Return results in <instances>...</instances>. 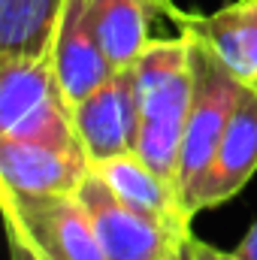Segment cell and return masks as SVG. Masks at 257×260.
<instances>
[{
  "instance_id": "obj_1",
  "label": "cell",
  "mask_w": 257,
  "mask_h": 260,
  "mask_svg": "<svg viewBox=\"0 0 257 260\" xmlns=\"http://www.w3.org/2000/svg\"><path fill=\"white\" fill-rule=\"evenodd\" d=\"M139 97V136L136 154L176 185L185 124L194 100V37L154 40L133 64Z\"/></svg>"
},
{
  "instance_id": "obj_2",
  "label": "cell",
  "mask_w": 257,
  "mask_h": 260,
  "mask_svg": "<svg viewBox=\"0 0 257 260\" xmlns=\"http://www.w3.org/2000/svg\"><path fill=\"white\" fill-rule=\"evenodd\" d=\"M0 136L82 151L52 58H0Z\"/></svg>"
},
{
  "instance_id": "obj_3",
  "label": "cell",
  "mask_w": 257,
  "mask_h": 260,
  "mask_svg": "<svg viewBox=\"0 0 257 260\" xmlns=\"http://www.w3.org/2000/svg\"><path fill=\"white\" fill-rule=\"evenodd\" d=\"M242 85L245 82H239L200 37H194V100L191 112H188V124H185V139H182L179 173H176V191L191 218L194 191L218 151V142H221L224 130L230 124V115L239 103Z\"/></svg>"
},
{
  "instance_id": "obj_4",
  "label": "cell",
  "mask_w": 257,
  "mask_h": 260,
  "mask_svg": "<svg viewBox=\"0 0 257 260\" xmlns=\"http://www.w3.org/2000/svg\"><path fill=\"white\" fill-rule=\"evenodd\" d=\"M6 236L40 260H106L79 194H18L0 188Z\"/></svg>"
},
{
  "instance_id": "obj_5",
  "label": "cell",
  "mask_w": 257,
  "mask_h": 260,
  "mask_svg": "<svg viewBox=\"0 0 257 260\" xmlns=\"http://www.w3.org/2000/svg\"><path fill=\"white\" fill-rule=\"evenodd\" d=\"M73 127L91 170L118 154L136 151L139 97L133 67L115 70L106 85H100L79 106H73Z\"/></svg>"
},
{
  "instance_id": "obj_6",
  "label": "cell",
  "mask_w": 257,
  "mask_h": 260,
  "mask_svg": "<svg viewBox=\"0 0 257 260\" xmlns=\"http://www.w3.org/2000/svg\"><path fill=\"white\" fill-rule=\"evenodd\" d=\"M79 200L94 224L106 260H160L173 245L191 233H173L151 218L133 212L127 203L112 194V188L91 170L79 185Z\"/></svg>"
},
{
  "instance_id": "obj_7",
  "label": "cell",
  "mask_w": 257,
  "mask_h": 260,
  "mask_svg": "<svg viewBox=\"0 0 257 260\" xmlns=\"http://www.w3.org/2000/svg\"><path fill=\"white\" fill-rule=\"evenodd\" d=\"M257 173V85H242L239 103L230 115L218 151L200 179L191 200V212L215 209L239 194Z\"/></svg>"
},
{
  "instance_id": "obj_8",
  "label": "cell",
  "mask_w": 257,
  "mask_h": 260,
  "mask_svg": "<svg viewBox=\"0 0 257 260\" xmlns=\"http://www.w3.org/2000/svg\"><path fill=\"white\" fill-rule=\"evenodd\" d=\"M164 15H170L179 30L200 37L239 82L257 85V0H233L209 15L182 12L167 0Z\"/></svg>"
},
{
  "instance_id": "obj_9",
  "label": "cell",
  "mask_w": 257,
  "mask_h": 260,
  "mask_svg": "<svg viewBox=\"0 0 257 260\" xmlns=\"http://www.w3.org/2000/svg\"><path fill=\"white\" fill-rule=\"evenodd\" d=\"M52 67L70 109L79 106L100 85H106L109 76L115 73L112 64L106 61L97 30L91 24L88 0H64L58 37L52 46Z\"/></svg>"
},
{
  "instance_id": "obj_10",
  "label": "cell",
  "mask_w": 257,
  "mask_h": 260,
  "mask_svg": "<svg viewBox=\"0 0 257 260\" xmlns=\"http://www.w3.org/2000/svg\"><path fill=\"white\" fill-rule=\"evenodd\" d=\"M88 173L85 151L0 136V188L18 194H76Z\"/></svg>"
},
{
  "instance_id": "obj_11",
  "label": "cell",
  "mask_w": 257,
  "mask_h": 260,
  "mask_svg": "<svg viewBox=\"0 0 257 260\" xmlns=\"http://www.w3.org/2000/svg\"><path fill=\"white\" fill-rule=\"evenodd\" d=\"M94 173L112 188V194L121 203H127L133 212L151 218L154 224H160L173 233H194L191 230L194 218L185 212L176 185L170 179H164L154 167H148L136 151L118 154V157L94 167Z\"/></svg>"
},
{
  "instance_id": "obj_12",
  "label": "cell",
  "mask_w": 257,
  "mask_h": 260,
  "mask_svg": "<svg viewBox=\"0 0 257 260\" xmlns=\"http://www.w3.org/2000/svg\"><path fill=\"white\" fill-rule=\"evenodd\" d=\"M167 0H88L91 24L112 70L139 61L151 43V18L164 15Z\"/></svg>"
},
{
  "instance_id": "obj_13",
  "label": "cell",
  "mask_w": 257,
  "mask_h": 260,
  "mask_svg": "<svg viewBox=\"0 0 257 260\" xmlns=\"http://www.w3.org/2000/svg\"><path fill=\"white\" fill-rule=\"evenodd\" d=\"M64 0H0V58H52Z\"/></svg>"
},
{
  "instance_id": "obj_14",
  "label": "cell",
  "mask_w": 257,
  "mask_h": 260,
  "mask_svg": "<svg viewBox=\"0 0 257 260\" xmlns=\"http://www.w3.org/2000/svg\"><path fill=\"white\" fill-rule=\"evenodd\" d=\"M194 257L197 260H242L236 251H221V248H215V245H209V242H203L197 236H194Z\"/></svg>"
},
{
  "instance_id": "obj_15",
  "label": "cell",
  "mask_w": 257,
  "mask_h": 260,
  "mask_svg": "<svg viewBox=\"0 0 257 260\" xmlns=\"http://www.w3.org/2000/svg\"><path fill=\"white\" fill-rule=\"evenodd\" d=\"M160 260H197V257H194V233H191V236H185L179 245H173V248H170Z\"/></svg>"
},
{
  "instance_id": "obj_16",
  "label": "cell",
  "mask_w": 257,
  "mask_h": 260,
  "mask_svg": "<svg viewBox=\"0 0 257 260\" xmlns=\"http://www.w3.org/2000/svg\"><path fill=\"white\" fill-rule=\"evenodd\" d=\"M236 254L242 260H257V221H254V227L245 233V239L236 245Z\"/></svg>"
},
{
  "instance_id": "obj_17",
  "label": "cell",
  "mask_w": 257,
  "mask_h": 260,
  "mask_svg": "<svg viewBox=\"0 0 257 260\" xmlns=\"http://www.w3.org/2000/svg\"><path fill=\"white\" fill-rule=\"evenodd\" d=\"M9 260H40L27 245H21L18 239H9Z\"/></svg>"
}]
</instances>
